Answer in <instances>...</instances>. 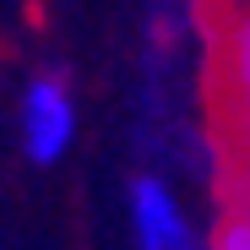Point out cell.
Instances as JSON below:
<instances>
[{"label":"cell","instance_id":"277c9868","mask_svg":"<svg viewBox=\"0 0 250 250\" xmlns=\"http://www.w3.org/2000/svg\"><path fill=\"white\" fill-rule=\"evenodd\" d=\"M218 185H223V190H218V196H223V218L250 234V169H223Z\"/></svg>","mask_w":250,"mask_h":250},{"label":"cell","instance_id":"6da1fadb","mask_svg":"<svg viewBox=\"0 0 250 250\" xmlns=\"http://www.w3.org/2000/svg\"><path fill=\"white\" fill-rule=\"evenodd\" d=\"M207 125L223 169H250V0H207Z\"/></svg>","mask_w":250,"mask_h":250},{"label":"cell","instance_id":"5b68a950","mask_svg":"<svg viewBox=\"0 0 250 250\" xmlns=\"http://www.w3.org/2000/svg\"><path fill=\"white\" fill-rule=\"evenodd\" d=\"M212 250H250V234L239 229V223H218V239H212Z\"/></svg>","mask_w":250,"mask_h":250},{"label":"cell","instance_id":"7a4b0ae2","mask_svg":"<svg viewBox=\"0 0 250 250\" xmlns=\"http://www.w3.org/2000/svg\"><path fill=\"white\" fill-rule=\"evenodd\" d=\"M71 125H76V114H71L65 82L38 76L27 87V98H22V136H27L33 163H55L65 152V142H71Z\"/></svg>","mask_w":250,"mask_h":250},{"label":"cell","instance_id":"3957f363","mask_svg":"<svg viewBox=\"0 0 250 250\" xmlns=\"http://www.w3.org/2000/svg\"><path fill=\"white\" fill-rule=\"evenodd\" d=\"M131 218H136V250H201L196 234L180 218V207L169 201V190H163L158 180H136Z\"/></svg>","mask_w":250,"mask_h":250}]
</instances>
